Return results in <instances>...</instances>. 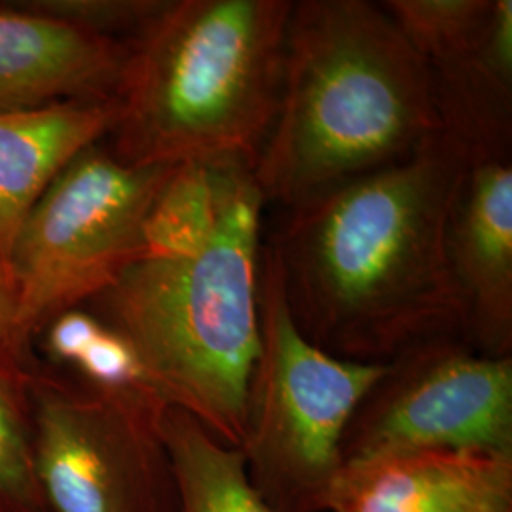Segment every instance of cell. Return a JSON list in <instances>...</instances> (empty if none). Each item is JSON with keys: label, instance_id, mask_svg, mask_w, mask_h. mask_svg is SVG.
I'll use <instances>...</instances> for the list:
<instances>
[{"label": "cell", "instance_id": "6da1fadb", "mask_svg": "<svg viewBox=\"0 0 512 512\" xmlns=\"http://www.w3.org/2000/svg\"><path fill=\"white\" fill-rule=\"evenodd\" d=\"M467 162L440 129L408 160L283 209L266 243L296 327L330 355L387 365L465 317L446 226Z\"/></svg>", "mask_w": 512, "mask_h": 512}, {"label": "cell", "instance_id": "7a4b0ae2", "mask_svg": "<svg viewBox=\"0 0 512 512\" xmlns=\"http://www.w3.org/2000/svg\"><path fill=\"white\" fill-rule=\"evenodd\" d=\"M440 128L433 73L380 2L296 0L253 165L283 209L408 160Z\"/></svg>", "mask_w": 512, "mask_h": 512}, {"label": "cell", "instance_id": "3957f363", "mask_svg": "<svg viewBox=\"0 0 512 512\" xmlns=\"http://www.w3.org/2000/svg\"><path fill=\"white\" fill-rule=\"evenodd\" d=\"M264 196L245 162L222 165L217 217L177 255L139 258L93 300L126 336L167 406L241 448L258 353L256 283Z\"/></svg>", "mask_w": 512, "mask_h": 512}, {"label": "cell", "instance_id": "277c9868", "mask_svg": "<svg viewBox=\"0 0 512 512\" xmlns=\"http://www.w3.org/2000/svg\"><path fill=\"white\" fill-rule=\"evenodd\" d=\"M291 0H167L129 54L112 154L255 165L274 124Z\"/></svg>", "mask_w": 512, "mask_h": 512}, {"label": "cell", "instance_id": "5b68a950", "mask_svg": "<svg viewBox=\"0 0 512 512\" xmlns=\"http://www.w3.org/2000/svg\"><path fill=\"white\" fill-rule=\"evenodd\" d=\"M258 353L249 380L241 454L274 512H329L344 473L349 420L385 365L317 348L294 323L281 266L264 241L256 283Z\"/></svg>", "mask_w": 512, "mask_h": 512}, {"label": "cell", "instance_id": "8992f818", "mask_svg": "<svg viewBox=\"0 0 512 512\" xmlns=\"http://www.w3.org/2000/svg\"><path fill=\"white\" fill-rule=\"evenodd\" d=\"M175 167L126 164L97 143L42 192L6 256L29 344L55 315L93 302L141 258L148 211Z\"/></svg>", "mask_w": 512, "mask_h": 512}, {"label": "cell", "instance_id": "52a82bcc", "mask_svg": "<svg viewBox=\"0 0 512 512\" xmlns=\"http://www.w3.org/2000/svg\"><path fill=\"white\" fill-rule=\"evenodd\" d=\"M38 484L48 512H175L156 399L110 395L29 365Z\"/></svg>", "mask_w": 512, "mask_h": 512}, {"label": "cell", "instance_id": "ba28073f", "mask_svg": "<svg viewBox=\"0 0 512 512\" xmlns=\"http://www.w3.org/2000/svg\"><path fill=\"white\" fill-rule=\"evenodd\" d=\"M423 450L512 456V357L439 338L385 365L349 420L344 467Z\"/></svg>", "mask_w": 512, "mask_h": 512}, {"label": "cell", "instance_id": "9c48e42d", "mask_svg": "<svg viewBox=\"0 0 512 512\" xmlns=\"http://www.w3.org/2000/svg\"><path fill=\"white\" fill-rule=\"evenodd\" d=\"M446 255L465 342L488 357H512V148L467 152Z\"/></svg>", "mask_w": 512, "mask_h": 512}, {"label": "cell", "instance_id": "30bf717a", "mask_svg": "<svg viewBox=\"0 0 512 512\" xmlns=\"http://www.w3.org/2000/svg\"><path fill=\"white\" fill-rule=\"evenodd\" d=\"M129 46L0 2V112L116 97Z\"/></svg>", "mask_w": 512, "mask_h": 512}, {"label": "cell", "instance_id": "8fae6325", "mask_svg": "<svg viewBox=\"0 0 512 512\" xmlns=\"http://www.w3.org/2000/svg\"><path fill=\"white\" fill-rule=\"evenodd\" d=\"M329 512H512V456L423 450L349 463Z\"/></svg>", "mask_w": 512, "mask_h": 512}, {"label": "cell", "instance_id": "7c38bea8", "mask_svg": "<svg viewBox=\"0 0 512 512\" xmlns=\"http://www.w3.org/2000/svg\"><path fill=\"white\" fill-rule=\"evenodd\" d=\"M116 97L0 112V255L55 177L116 122Z\"/></svg>", "mask_w": 512, "mask_h": 512}, {"label": "cell", "instance_id": "4fadbf2b", "mask_svg": "<svg viewBox=\"0 0 512 512\" xmlns=\"http://www.w3.org/2000/svg\"><path fill=\"white\" fill-rule=\"evenodd\" d=\"M162 437L175 480V512H274L251 484L241 450L222 444L196 418L165 406Z\"/></svg>", "mask_w": 512, "mask_h": 512}, {"label": "cell", "instance_id": "5bb4252c", "mask_svg": "<svg viewBox=\"0 0 512 512\" xmlns=\"http://www.w3.org/2000/svg\"><path fill=\"white\" fill-rule=\"evenodd\" d=\"M37 338L50 368L69 372L76 382L110 395L162 401L126 336L95 311H63L42 327Z\"/></svg>", "mask_w": 512, "mask_h": 512}, {"label": "cell", "instance_id": "9a60e30c", "mask_svg": "<svg viewBox=\"0 0 512 512\" xmlns=\"http://www.w3.org/2000/svg\"><path fill=\"white\" fill-rule=\"evenodd\" d=\"M380 4L429 67L473 52L495 10V0H385Z\"/></svg>", "mask_w": 512, "mask_h": 512}, {"label": "cell", "instance_id": "2e32d148", "mask_svg": "<svg viewBox=\"0 0 512 512\" xmlns=\"http://www.w3.org/2000/svg\"><path fill=\"white\" fill-rule=\"evenodd\" d=\"M29 365H0V512H48L35 465Z\"/></svg>", "mask_w": 512, "mask_h": 512}, {"label": "cell", "instance_id": "e0dca14e", "mask_svg": "<svg viewBox=\"0 0 512 512\" xmlns=\"http://www.w3.org/2000/svg\"><path fill=\"white\" fill-rule=\"evenodd\" d=\"M19 4L97 37L128 42L147 29L167 0H19Z\"/></svg>", "mask_w": 512, "mask_h": 512}, {"label": "cell", "instance_id": "ac0fdd59", "mask_svg": "<svg viewBox=\"0 0 512 512\" xmlns=\"http://www.w3.org/2000/svg\"><path fill=\"white\" fill-rule=\"evenodd\" d=\"M31 361V344L18 323V304L6 258L0 255V365H25Z\"/></svg>", "mask_w": 512, "mask_h": 512}]
</instances>
